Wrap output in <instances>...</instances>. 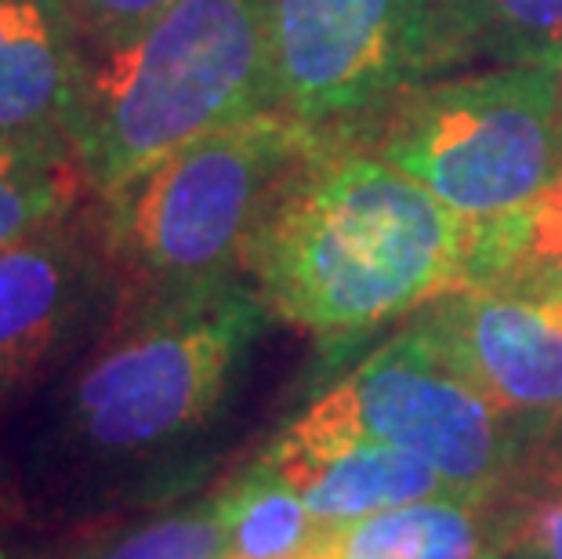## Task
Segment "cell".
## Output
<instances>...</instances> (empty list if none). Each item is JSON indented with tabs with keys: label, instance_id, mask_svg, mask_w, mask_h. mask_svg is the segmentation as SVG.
<instances>
[{
	"label": "cell",
	"instance_id": "1",
	"mask_svg": "<svg viewBox=\"0 0 562 559\" xmlns=\"http://www.w3.org/2000/svg\"><path fill=\"white\" fill-rule=\"evenodd\" d=\"M269 320L250 280L116 316L11 469L15 516H66L110 476L178 455L222 411Z\"/></svg>",
	"mask_w": 562,
	"mask_h": 559
},
{
	"label": "cell",
	"instance_id": "2",
	"mask_svg": "<svg viewBox=\"0 0 562 559\" xmlns=\"http://www.w3.org/2000/svg\"><path fill=\"white\" fill-rule=\"evenodd\" d=\"M469 236L411 175L334 135L283 186L244 277L283 324L345 342L461 291Z\"/></svg>",
	"mask_w": 562,
	"mask_h": 559
},
{
	"label": "cell",
	"instance_id": "3",
	"mask_svg": "<svg viewBox=\"0 0 562 559\" xmlns=\"http://www.w3.org/2000/svg\"><path fill=\"white\" fill-rule=\"evenodd\" d=\"M266 110H277L266 0H178L88 55L69 146L105 200L189 142Z\"/></svg>",
	"mask_w": 562,
	"mask_h": 559
},
{
	"label": "cell",
	"instance_id": "4",
	"mask_svg": "<svg viewBox=\"0 0 562 559\" xmlns=\"http://www.w3.org/2000/svg\"><path fill=\"white\" fill-rule=\"evenodd\" d=\"M334 135L266 110L189 142L102 200L121 280L116 316L244 280L247 251L283 186Z\"/></svg>",
	"mask_w": 562,
	"mask_h": 559
},
{
	"label": "cell",
	"instance_id": "5",
	"mask_svg": "<svg viewBox=\"0 0 562 559\" xmlns=\"http://www.w3.org/2000/svg\"><path fill=\"white\" fill-rule=\"evenodd\" d=\"M464 222L508 215L562 175L555 66H490L422 80L349 135Z\"/></svg>",
	"mask_w": 562,
	"mask_h": 559
},
{
	"label": "cell",
	"instance_id": "6",
	"mask_svg": "<svg viewBox=\"0 0 562 559\" xmlns=\"http://www.w3.org/2000/svg\"><path fill=\"white\" fill-rule=\"evenodd\" d=\"M302 414L327 429L414 450L458 494L497 497L516 513L562 476L555 436L501 414L417 320Z\"/></svg>",
	"mask_w": 562,
	"mask_h": 559
},
{
	"label": "cell",
	"instance_id": "7",
	"mask_svg": "<svg viewBox=\"0 0 562 559\" xmlns=\"http://www.w3.org/2000/svg\"><path fill=\"white\" fill-rule=\"evenodd\" d=\"M266 30L277 110L323 135L442 77L436 0H266Z\"/></svg>",
	"mask_w": 562,
	"mask_h": 559
},
{
	"label": "cell",
	"instance_id": "8",
	"mask_svg": "<svg viewBox=\"0 0 562 559\" xmlns=\"http://www.w3.org/2000/svg\"><path fill=\"white\" fill-rule=\"evenodd\" d=\"M121 309L102 200L52 219L0 251V414L37 392Z\"/></svg>",
	"mask_w": 562,
	"mask_h": 559
},
{
	"label": "cell",
	"instance_id": "9",
	"mask_svg": "<svg viewBox=\"0 0 562 559\" xmlns=\"http://www.w3.org/2000/svg\"><path fill=\"white\" fill-rule=\"evenodd\" d=\"M417 324L501 414L555 436L562 422V302L461 288L425 305Z\"/></svg>",
	"mask_w": 562,
	"mask_h": 559
},
{
	"label": "cell",
	"instance_id": "10",
	"mask_svg": "<svg viewBox=\"0 0 562 559\" xmlns=\"http://www.w3.org/2000/svg\"><path fill=\"white\" fill-rule=\"evenodd\" d=\"M323 527H349L385 508L458 494L414 450L308 422L305 414L261 450Z\"/></svg>",
	"mask_w": 562,
	"mask_h": 559
},
{
	"label": "cell",
	"instance_id": "11",
	"mask_svg": "<svg viewBox=\"0 0 562 559\" xmlns=\"http://www.w3.org/2000/svg\"><path fill=\"white\" fill-rule=\"evenodd\" d=\"M83 69L66 0H0V135L69 138Z\"/></svg>",
	"mask_w": 562,
	"mask_h": 559
},
{
	"label": "cell",
	"instance_id": "12",
	"mask_svg": "<svg viewBox=\"0 0 562 559\" xmlns=\"http://www.w3.org/2000/svg\"><path fill=\"white\" fill-rule=\"evenodd\" d=\"M516 508L497 497H425L349 527H330L305 559H505Z\"/></svg>",
	"mask_w": 562,
	"mask_h": 559
},
{
	"label": "cell",
	"instance_id": "13",
	"mask_svg": "<svg viewBox=\"0 0 562 559\" xmlns=\"http://www.w3.org/2000/svg\"><path fill=\"white\" fill-rule=\"evenodd\" d=\"M461 288L562 302V175L530 204L472 222Z\"/></svg>",
	"mask_w": 562,
	"mask_h": 559
},
{
	"label": "cell",
	"instance_id": "14",
	"mask_svg": "<svg viewBox=\"0 0 562 559\" xmlns=\"http://www.w3.org/2000/svg\"><path fill=\"white\" fill-rule=\"evenodd\" d=\"M442 77L464 66H555L562 0H436Z\"/></svg>",
	"mask_w": 562,
	"mask_h": 559
},
{
	"label": "cell",
	"instance_id": "15",
	"mask_svg": "<svg viewBox=\"0 0 562 559\" xmlns=\"http://www.w3.org/2000/svg\"><path fill=\"white\" fill-rule=\"evenodd\" d=\"M91 197L69 138L0 135V251Z\"/></svg>",
	"mask_w": 562,
	"mask_h": 559
},
{
	"label": "cell",
	"instance_id": "16",
	"mask_svg": "<svg viewBox=\"0 0 562 559\" xmlns=\"http://www.w3.org/2000/svg\"><path fill=\"white\" fill-rule=\"evenodd\" d=\"M218 502L233 559H305L330 530L266 458L250 461Z\"/></svg>",
	"mask_w": 562,
	"mask_h": 559
},
{
	"label": "cell",
	"instance_id": "17",
	"mask_svg": "<svg viewBox=\"0 0 562 559\" xmlns=\"http://www.w3.org/2000/svg\"><path fill=\"white\" fill-rule=\"evenodd\" d=\"M229 527H225L218 494L211 502L160 513L138 527L80 538V559H229Z\"/></svg>",
	"mask_w": 562,
	"mask_h": 559
},
{
	"label": "cell",
	"instance_id": "18",
	"mask_svg": "<svg viewBox=\"0 0 562 559\" xmlns=\"http://www.w3.org/2000/svg\"><path fill=\"white\" fill-rule=\"evenodd\" d=\"M175 4L178 0H66L69 19H74L88 55L135 37Z\"/></svg>",
	"mask_w": 562,
	"mask_h": 559
},
{
	"label": "cell",
	"instance_id": "19",
	"mask_svg": "<svg viewBox=\"0 0 562 559\" xmlns=\"http://www.w3.org/2000/svg\"><path fill=\"white\" fill-rule=\"evenodd\" d=\"M516 559H562V480L530 497L516 516Z\"/></svg>",
	"mask_w": 562,
	"mask_h": 559
},
{
	"label": "cell",
	"instance_id": "20",
	"mask_svg": "<svg viewBox=\"0 0 562 559\" xmlns=\"http://www.w3.org/2000/svg\"><path fill=\"white\" fill-rule=\"evenodd\" d=\"M0 559H80V538L26 541V538H11L8 527H0Z\"/></svg>",
	"mask_w": 562,
	"mask_h": 559
},
{
	"label": "cell",
	"instance_id": "21",
	"mask_svg": "<svg viewBox=\"0 0 562 559\" xmlns=\"http://www.w3.org/2000/svg\"><path fill=\"white\" fill-rule=\"evenodd\" d=\"M8 516H15V483H11V466L0 458V523H8Z\"/></svg>",
	"mask_w": 562,
	"mask_h": 559
},
{
	"label": "cell",
	"instance_id": "22",
	"mask_svg": "<svg viewBox=\"0 0 562 559\" xmlns=\"http://www.w3.org/2000/svg\"><path fill=\"white\" fill-rule=\"evenodd\" d=\"M555 80H559V102H562V58L555 63Z\"/></svg>",
	"mask_w": 562,
	"mask_h": 559
},
{
	"label": "cell",
	"instance_id": "23",
	"mask_svg": "<svg viewBox=\"0 0 562 559\" xmlns=\"http://www.w3.org/2000/svg\"><path fill=\"white\" fill-rule=\"evenodd\" d=\"M555 444H559V450H562V422H559V429H555Z\"/></svg>",
	"mask_w": 562,
	"mask_h": 559
},
{
	"label": "cell",
	"instance_id": "24",
	"mask_svg": "<svg viewBox=\"0 0 562 559\" xmlns=\"http://www.w3.org/2000/svg\"><path fill=\"white\" fill-rule=\"evenodd\" d=\"M229 559H233V556H229Z\"/></svg>",
	"mask_w": 562,
	"mask_h": 559
}]
</instances>
